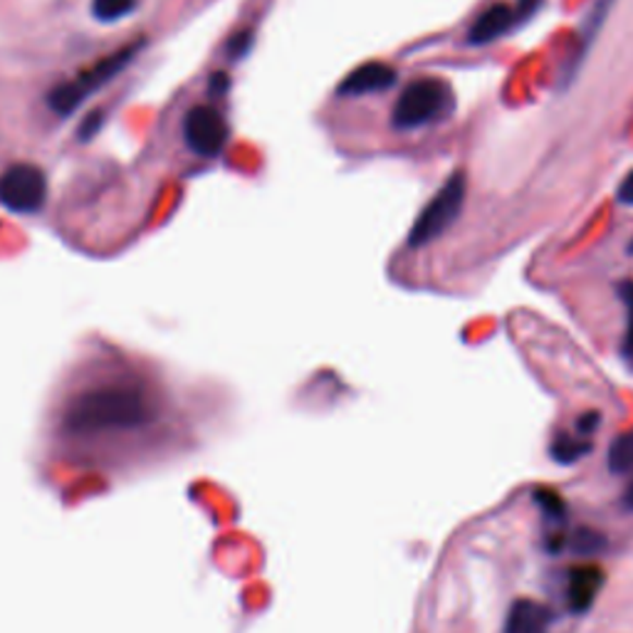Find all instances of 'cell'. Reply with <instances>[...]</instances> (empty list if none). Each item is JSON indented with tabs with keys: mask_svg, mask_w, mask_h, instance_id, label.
Segmentation results:
<instances>
[{
	"mask_svg": "<svg viewBox=\"0 0 633 633\" xmlns=\"http://www.w3.org/2000/svg\"><path fill=\"white\" fill-rule=\"evenodd\" d=\"M535 500L539 502V508H543L549 518H564V502H562V498H559L557 492L537 490Z\"/></svg>",
	"mask_w": 633,
	"mask_h": 633,
	"instance_id": "15",
	"label": "cell"
},
{
	"mask_svg": "<svg viewBox=\"0 0 633 633\" xmlns=\"http://www.w3.org/2000/svg\"><path fill=\"white\" fill-rule=\"evenodd\" d=\"M589 451H592L589 440H582L580 436H567V434L557 436L552 448H549V453H552L555 461L564 465L580 461V458H584Z\"/></svg>",
	"mask_w": 633,
	"mask_h": 633,
	"instance_id": "11",
	"label": "cell"
},
{
	"mask_svg": "<svg viewBox=\"0 0 633 633\" xmlns=\"http://www.w3.org/2000/svg\"><path fill=\"white\" fill-rule=\"evenodd\" d=\"M617 198H619V204H623V206H633V171H629L626 176H623V181L619 183Z\"/></svg>",
	"mask_w": 633,
	"mask_h": 633,
	"instance_id": "19",
	"label": "cell"
},
{
	"mask_svg": "<svg viewBox=\"0 0 633 633\" xmlns=\"http://www.w3.org/2000/svg\"><path fill=\"white\" fill-rule=\"evenodd\" d=\"M228 85H231V80H228V75H223V72H218V75L210 77V92H214V95H223Z\"/></svg>",
	"mask_w": 633,
	"mask_h": 633,
	"instance_id": "22",
	"label": "cell"
},
{
	"mask_svg": "<svg viewBox=\"0 0 633 633\" xmlns=\"http://www.w3.org/2000/svg\"><path fill=\"white\" fill-rule=\"evenodd\" d=\"M609 471L617 475L633 471V430L621 434L609 446Z\"/></svg>",
	"mask_w": 633,
	"mask_h": 633,
	"instance_id": "12",
	"label": "cell"
},
{
	"mask_svg": "<svg viewBox=\"0 0 633 633\" xmlns=\"http://www.w3.org/2000/svg\"><path fill=\"white\" fill-rule=\"evenodd\" d=\"M183 139L198 156H218L228 142L226 117L214 107L196 105L183 119Z\"/></svg>",
	"mask_w": 633,
	"mask_h": 633,
	"instance_id": "6",
	"label": "cell"
},
{
	"mask_svg": "<svg viewBox=\"0 0 633 633\" xmlns=\"http://www.w3.org/2000/svg\"><path fill=\"white\" fill-rule=\"evenodd\" d=\"M455 97L448 82L424 77L411 82L393 105L391 122L397 130H421V126L440 122L453 112Z\"/></svg>",
	"mask_w": 633,
	"mask_h": 633,
	"instance_id": "3",
	"label": "cell"
},
{
	"mask_svg": "<svg viewBox=\"0 0 633 633\" xmlns=\"http://www.w3.org/2000/svg\"><path fill=\"white\" fill-rule=\"evenodd\" d=\"M604 545H607L604 543V537L596 535V532H589V529H582L574 539V549L580 555H596L599 549H604Z\"/></svg>",
	"mask_w": 633,
	"mask_h": 633,
	"instance_id": "16",
	"label": "cell"
},
{
	"mask_svg": "<svg viewBox=\"0 0 633 633\" xmlns=\"http://www.w3.org/2000/svg\"><path fill=\"white\" fill-rule=\"evenodd\" d=\"M621 302L626 307V339H623V352L633 360V282H621Z\"/></svg>",
	"mask_w": 633,
	"mask_h": 633,
	"instance_id": "14",
	"label": "cell"
},
{
	"mask_svg": "<svg viewBox=\"0 0 633 633\" xmlns=\"http://www.w3.org/2000/svg\"><path fill=\"white\" fill-rule=\"evenodd\" d=\"M623 502H626L629 510H633V483L626 488V495H623Z\"/></svg>",
	"mask_w": 633,
	"mask_h": 633,
	"instance_id": "23",
	"label": "cell"
},
{
	"mask_svg": "<svg viewBox=\"0 0 633 633\" xmlns=\"http://www.w3.org/2000/svg\"><path fill=\"white\" fill-rule=\"evenodd\" d=\"M599 421H601L599 414H584V416L580 418V424H576V430H580L582 436H589L592 430H594L596 426H599Z\"/></svg>",
	"mask_w": 633,
	"mask_h": 633,
	"instance_id": "20",
	"label": "cell"
},
{
	"mask_svg": "<svg viewBox=\"0 0 633 633\" xmlns=\"http://www.w3.org/2000/svg\"><path fill=\"white\" fill-rule=\"evenodd\" d=\"M102 122H105V114L102 112H92L89 117H85V122L80 124V139L82 142L92 139V136H95L99 132V126H102Z\"/></svg>",
	"mask_w": 633,
	"mask_h": 633,
	"instance_id": "18",
	"label": "cell"
},
{
	"mask_svg": "<svg viewBox=\"0 0 633 633\" xmlns=\"http://www.w3.org/2000/svg\"><path fill=\"white\" fill-rule=\"evenodd\" d=\"M465 173L455 171L414 220V228L409 233V247H424L451 228L453 220L461 216V208L465 204Z\"/></svg>",
	"mask_w": 633,
	"mask_h": 633,
	"instance_id": "4",
	"label": "cell"
},
{
	"mask_svg": "<svg viewBox=\"0 0 633 633\" xmlns=\"http://www.w3.org/2000/svg\"><path fill=\"white\" fill-rule=\"evenodd\" d=\"M251 45H253V33L251 31H241V33H235L231 40H228L226 52L231 54L233 60H241V58H245L247 52H251Z\"/></svg>",
	"mask_w": 633,
	"mask_h": 633,
	"instance_id": "17",
	"label": "cell"
},
{
	"mask_svg": "<svg viewBox=\"0 0 633 633\" xmlns=\"http://www.w3.org/2000/svg\"><path fill=\"white\" fill-rule=\"evenodd\" d=\"M151 418V401L130 384L87 389L70 403L65 426L75 436H99L130 430Z\"/></svg>",
	"mask_w": 633,
	"mask_h": 633,
	"instance_id": "1",
	"label": "cell"
},
{
	"mask_svg": "<svg viewBox=\"0 0 633 633\" xmlns=\"http://www.w3.org/2000/svg\"><path fill=\"white\" fill-rule=\"evenodd\" d=\"M48 198V176L33 163H13L0 173V204L13 214H35Z\"/></svg>",
	"mask_w": 633,
	"mask_h": 633,
	"instance_id": "5",
	"label": "cell"
},
{
	"mask_svg": "<svg viewBox=\"0 0 633 633\" xmlns=\"http://www.w3.org/2000/svg\"><path fill=\"white\" fill-rule=\"evenodd\" d=\"M552 623V613L543 604L532 599H518L510 607L504 633H547Z\"/></svg>",
	"mask_w": 633,
	"mask_h": 633,
	"instance_id": "9",
	"label": "cell"
},
{
	"mask_svg": "<svg viewBox=\"0 0 633 633\" xmlns=\"http://www.w3.org/2000/svg\"><path fill=\"white\" fill-rule=\"evenodd\" d=\"M604 586V572L599 567H576L572 576H569V607L574 611H589L596 599V594Z\"/></svg>",
	"mask_w": 633,
	"mask_h": 633,
	"instance_id": "10",
	"label": "cell"
},
{
	"mask_svg": "<svg viewBox=\"0 0 633 633\" xmlns=\"http://www.w3.org/2000/svg\"><path fill=\"white\" fill-rule=\"evenodd\" d=\"M518 23V11L515 8L504 5V3H495L478 15V21L471 25V33H467V40L471 45H488L502 38L504 33L510 31L512 25Z\"/></svg>",
	"mask_w": 633,
	"mask_h": 633,
	"instance_id": "8",
	"label": "cell"
},
{
	"mask_svg": "<svg viewBox=\"0 0 633 633\" xmlns=\"http://www.w3.org/2000/svg\"><path fill=\"white\" fill-rule=\"evenodd\" d=\"M397 70L384 65V62H366L352 70L342 82H339V95L344 97H362L374 95V92H384L397 85Z\"/></svg>",
	"mask_w": 633,
	"mask_h": 633,
	"instance_id": "7",
	"label": "cell"
},
{
	"mask_svg": "<svg viewBox=\"0 0 633 633\" xmlns=\"http://www.w3.org/2000/svg\"><path fill=\"white\" fill-rule=\"evenodd\" d=\"M136 5H139V0H92V15L99 23H117L132 15Z\"/></svg>",
	"mask_w": 633,
	"mask_h": 633,
	"instance_id": "13",
	"label": "cell"
},
{
	"mask_svg": "<svg viewBox=\"0 0 633 633\" xmlns=\"http://www.w3.org/2000/svg\"><path fill=\"white\" fill-rule=\"evenodd\" d=\"M142 48H144V38L126 42L124 48H119L117 52L107 54V58L97 60L95 65L85 68L80 75L54 87L48 95V105L52 112L60 117H68L70 112H75V109L85 102L89 95H95L99 87H105L109 80H114L119 72L130 65V62L136 58V52H139Z\"/></svg>",
	"mask_w": 633,
	"mask_h": 633,
	"instance_id": "2",
	"label": "cell"
},
{
	"mask_svg": "<svg viewBox=\"0 0 633 633\" xmlns=\"http://www.w3.org/2000/svg\"><path fill=\"white\" fill-rule=\"evenodd\" d=\"M539 3H543V0H518V5H515L518 17H529L537 11Z\"/></svg>",
	"mask_w": 633,
	"mask_h": 633,
	"instance_id": "21",
	"label": "cell"
}]
</instances>
